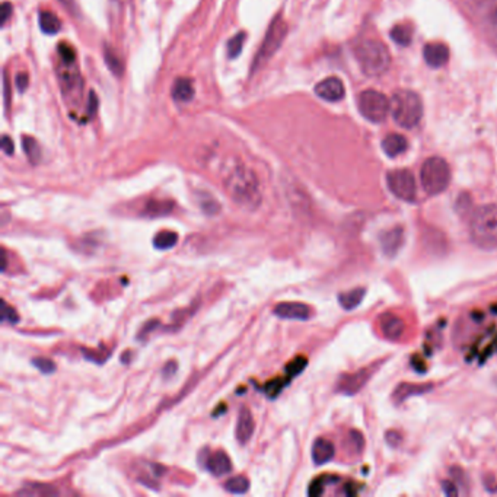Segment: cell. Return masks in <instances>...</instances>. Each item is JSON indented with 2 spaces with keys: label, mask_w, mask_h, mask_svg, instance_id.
I'll return each instance as SVG.
<instances>
[{
  "label": "cell",
  "mask_w": 497,
  "mask_h": 497,
  "mask_svg": "<svg viewBox=\"0 0 497 497\" xmlns=\"http://www.w3.org/2000/svg\"><path fill=\"white\" fill-rule=\"evenodd\" d=\"M423 57L430 68H442L449 60V49L443 42H429L423 49Z\"/></svg>",
  "instance_id": "obj_12"
},
{
  "label": "cell",
  "mask_w": 497,
  "mask_h": 497,
  "mask_svg": "<svg viewBox=\"0 0 497 497\" xmlns=\"http://www.w3.org/2000/svg\"><path fill=\"white\" fill-rule=\"evenodd\" d=\"M3 88H5V90H3V94H5V104H6V108H8V105H9V82H8V77H6V73H5V76H3Z\"/></svg>",
  "instance_id": "obj_48"
},
{
  "label": "cell",
  "mask_w": 497,
  "mask_h": 497,
  "mask_svg": "<svg viewBox=\"0 0 497 497\" xmlns=\"http://www.w3.org/2000/svg\"><path fill=\"white\" fill-rule=\"evenodd\" d=\"M386 184L390 191L400 200L413 203L417 197L416 180L409 169H394L386 174Z\"/></svg>",
  "instance_id": "obj_8"
},
{
  "label": "cell",
  "mask_w": 497,
  "mask_h": 497,
  "mask_svg": "<svg viewBox=\"0 0 497 497\" xmlns=\"http://www.w3.org/2000/svg\"><path fill=\"white\" fill-rule=\"evenodd\" d=\"M178 242V234L174 230H162L153 238V245L157 250L168 251L171 248H174Z\"/></svg>",
  "instance_id": "obj_25"
},
{
  "label": "cell",
  "mask_w": 497,
  "mask_h": 497,
  "mask_svg": "<svg viewBox=\"0 0 497 497\" xmlns=\"http://www.w3.org/2000/svg\"><path fill=\"white\" fill-rule=\"evenodd\" d=\"M3 310H2V321L5 324H18L19 321V315L17 310H15L12 306H9L5 301H3Z\"/></svg>",
  "instance_id": "obj_37"
},
{
  "label": "cell",
  "mask_w": 497,
  "mask_h": 497,
  "mask_svg": "<svg viewBox=\"0 0 497 497\" xmlns=\"http://www.w3.org/2000/svg\"><path fill=\"white\" fill-rule=\"evenodd\" d=\"M207 471H210L216 477L226 475L232 471V462L230 458L228 457L223 450H216V452L210 454L205 462Z\"/></svg>",
  "instance_id": "obj_15"
},
{
  "label": "cell",
  "mask_w": 497,
  "mask_h": 497,
  "mask_svg": "<svg viewBox=\"0 0 497 497\" xmlns=\"http://www.w3.org/2000/svg\"><path fill=\"white\" fill-rule=\"evenodd\" d=\"M290 378H286V379H274L271 382H269L266 385V394L270 397V398H276L278 394L282 393L283 388L289 384Z\"/></svg>",
  "instance_id": "obj_35"
},
{
  "label": "cell",
  "mask_w": 497,
  "mask_h": 497,
  "mask_svg": "<svg viewBox=\"0 0 497 497\" xmlns=\"http://www.w3.org/2000/svg\"><path fill=\"white\" fill-rule=\"evenodd\" d=\"M308 361H306V357L303 356H298L297 359H293L287 366H286V374H287V378H294L297 375H299L301 372H303L305 366H306Z\"/></svg>",
  "instance_id": "obj_33"
},
{
  "label": "cell",
  "mask_w": 497,
  "mask_h": 497,
  "mask_svg": "<svg viewBox=\"0 0 497 497\" xmlns=\"http://www.w3.org/2000/svg\"><path fill=\"white\" fill-rule=\"evenodd\" d=\"M329 480V477H320L317 480L313 481V484L309 486V496H320L324 493V487H325V481Z\"/></svg>",
  "instance_id": "obj_38"
},
{
  "label": "cell",
  "mask_w": 497,
  "mask_h": 497,
  "mask_svg": "<svg viewBox=\"0 0 497 497\" xmlns=\"http://www.w3.org/2000/svg\"><path fill=\"white\" fill-rule=\"evenodd\" d=\"M356 58L368 76H381L391 65V56L385 44L378 40H365L356 47Z\"/></svg>",
  "instance_id": "obj_4"
},
{
  "label": "cell",
  "mask_w": 497,
  "mask_h": 497,
  "mask_svg": "<svg viewBox=\"0 0 497 497\" xmlns=\"http://www.w3.org/2000/svg\"><path fill=\"white\" fill-rule=\"evenodd\" d=\"M334 445L324 438H318L313 445V461L317 465H324L334 458Z\"/></svg>",
  "instance_id": "obj_18"
},
{
  "label": "cell",
  "mask_w": 497,
  "mask_h": 497,
  "mask_svg": "<svg viewBox=\"0 0 497 497\" xmlns=\"http://www.w3.org/2000/svg\"><path fill=\"white\" fill-rule=\"evenodd\" d=\"M391 38L398 44L406 47L413 40V28L409 24H397L391 29Z\"/></svg>",
  "instance_id": "obj_27"
},
{
  "label": "cell",
  "mask_w": 497,
  "mask_h": 497,
  "mask_svg": "<svg viewBox=\"0 0 497 497\" xmlns=\"http://www.w3.org/2000/svg\"><path fill=\"white\" fill-rule=\"evenodd\" d=\"M402 239H404V229L401 226L385 230L379 238L382 251L386 255H395L402 245Z\"/></svg>",
  "instance_id": "obj_16"
},
{
  "label": "cell",
  "mask_w": 497,
  "mask_h": 497,
  "mask_svg": "<svg viewBox=\"0 0 497 497\" xmlns=\"http://www.w3.org/2000/svg\"><path fill=\"white\" fill-rule=\"evenodd\" d=\"M366 290L363 287H356L353 290L340 293L338 294V302L341 308H345L346 310H352L354 308L359 306L365 298Z\"/></svg>",
  "instance_id": "obj_23"
},
{
  "label": "cell",
  "mask_w": 497,
  "mask_h": 497,
  "mask_svg": "<svg viewBox=\"0 0 497 497\" xmlns=\"http://www.w3.org/2000/svg\"><path fill=\"white\" fill-rule=\"evenodd\" d=\"M470 12L481 22H489L497 13V0H464Z\"/></svg>",
  "instance_id": "obj_13"
},
{
  "label": "cell",
  "mask_w": 497,
  "mask_h": 497,
  "mask_svg": "<svg viewBox=\"0 0 497 497\" xmlns=\"http://www.w3.org/2000/svg\"><path fill=\"white\" fill-rule=\"evenodd\" d=\"M429 390H432V385H414V384H407V382H404L401 384L395 393H394V400L397 402H401L404 400H407L409 397H413V395H420V394H425L427 393Z\"/></svg>",
  "instance_id": "obj_22"
},
{
  "label": "cell",
  "mask_w": 497,
  "mask_h": 497,
  "mask_svg": "<svg viewBox=\"0 0 497 497\" xmlns=\"http://www.w3.org/2000/svg\"><path fill=\"white\" fill-rule=\"evenodd\" d=\"M57 52L60 54V58L65 61V65H74V60H76V53L73 50L72 45H68L65 42H61L58 47H57Z\"/></svg>",
  "instance_id": "obj_36"
},
{
  "label": "cell",
  "mask_w": 497,
  "mask_h": 497,
  "mask_svg": "<svg viewBox=\"0 0 497 497\" xmlns=\"http://www.w3.org/2000/svg\"><path fill=\"white\" fill-rule=\"evenodd\" d=\"M390 111L398 126L413 129L423 117V102L416 92L400 89L390 101Z\"/></svg>",
  "instance_id": "obj_2"
},
{
  "label": "cell",
  "mask_w": 497,
  "mask_h": 497,
  "mask_svg": "<svg viewBox=\"0 0 497 497\" xmlns=\"http://www.w3.org/2000/svg\"><path fill=\"white\" fill-rule=\"evenodd\" d=\"M175 372H177V363H175V362H169V363L165 366V369H164V375H165L166 378H171V377H173V375L175 374Z\"/></svg>",
  "instance_id": "obj_46"
},
{
  "label": "cell",
  "mask_w": 497,
  "mask_h": 497,
  "mask_svg": "<svg viewBox=\"0 0 497 497\" xmlns=\"http://www.w3.org/2000/svg\"><path fill=\"white\" fill-rule=\"evenodd\" d=\"M315 94L324 101L338 102L345 98L346 89H345L343 82H341L338 77L331 76V77H327V79L321 81L320 84H317Z\"/></svg>",
  "instance_id": "obj_10"
},
{
  "label": "cell",
  "mask_w": 497,
  "mask_h": 497,
  "mask_svg": "<svg viewBox=\"0 0 497 497\" xmlns=\"http://www.w3.org/2000/svg\"><path fill=\"white\" fill-rule=\"evenodd\" d=\"M287 36V24L283 19L282 15H277V17L271 21L266 37L262 40L261 47L254 58V63L251 68V72H257L261 66H264L267 61L277 53V50L281 49V45L283 44L285 38Z\"/></svg>",
  "instance_id": "obj_5"
},
{
  "label": "cell",
  "mask_w": 497,
  "mask_h": 497,
  "mask_svg": "<svg viewBox=\"0 0 497 497\" xmlns=\"http://www.w3.org/2000/svg\"><path fill=\"white\" fill-rule=\"evenodd\" d=\"M173 98L180 104L190 102L194 98V85L189 77H178L173 85Z\"/></svg>",
  "instance_id": "obj_19"
},
{
  "label": "cell",
  "mask_w": 497,
  "mask_h": 497,
  "mask_svg": "<svg viewBox=\"0 0 497 497\" xmlns=\"http://www.w3.org/2000/svg\"><path fill=\"white\" fill-rule=\"evenodd\" d=\"M22 148H24V152L31 164L37 165L41 161L42 153H41V148L36 139L29 137V136H24L22 137Z\"/></svg>",
  "instance_id": "obj_26"
},
{
  "label": "cell",
  "mask_w": 497,
  "mask_h": 497,
  "mask_svg": "<svg viewBox=\"0 0 497 497\" xmlns=\"http://www.w3.org/2000/svg\"><path fill=\"white\" fill-rule=\"evenodd\" d=\"M174 209V203L169 200H150L146 203L143 214L152 219H157V217L169 214Z\"/></svg>",
  "instance_id": "obj_21"
},
{
  "label": "cell",
  "mask_w": 497,
  "mask_h": 497,
  "mask_svg": "<svg viewBox=\"0 0 497 497\" xmlns=\"http://www.w3.org/2000/svg\"><path fill=\"white\" fill-rule=\"evenodd\" d=\"M386 439H388V443H390L391 446H397L401 442V436L394 430L386 433Z\"/></svg>",
  "instance_id": "obj_44"
},
{
  "label": "cell",
  "mask_w": 497,
  "mask_h": 497,
  "mask_svg": "<svg viewBox=\"0 0 497 497\" xmlns=\"http://www.w3.org/2000/svg\"><path fill=\"white\" fill-rule=\"evenodd\" d=\"M33 365L41 372V374L50 375L56 372V363L52 359H47V357H36L33 361Z\"/></svg>",
  "instance_id": "obj_34"
},
{
  "label": "cell",
  "mask_w": 497,
  "mask_h": 497,
  "mask_svg": "<svg viewBox=\"0 0 497 497\" xmlns=\"http://www.w3.org/2000/svg\"><path fill=\"white\" fill-rule=\"evenodd\" d=\"M225 489L232 494H245L250 490V480L244 475L232 477L225 483Z\"/></svg>",
  "instance_id": "obj_30"
},
{
  "label": "cell",
  "mask_w": 497,
  "mask_h": 497,
  "mask_svg": "<svg viewBox=\"0 0 497 497\" xmlns=\"http://www.w3.org/2000/svg\"><path fill=\"white\" fill-rule=\"evenodd\" d=\"M357 106H359L361 114L366 120L374 123L384 121L390 113V101L386 100L382 92L375 89L363 90L357 98Z\"/></svg>",
  "instance_id": "obj_7"
},
{
  "label": "cell",
  "mask_w": 497,
  "mask_h": 497,
  "mask_svg": "<svg viewBox=\"0 0 497 497\" xmlns=\"http://www.w3.org/2000/svg\"><path fill=\"white\" fill-rule=\"evenodd\" d=\"M17 88L18 90L21 92V94H24V92L28 89V85H29V76L28 73H18L17 74Z\"/></svg>",
  "instance_id": "obj_39"
},
{
  "label": "cell",
  "mask_w": 497,
  "mask_h": 497,
  "mask_svg": "<svg viewBox=\"0 0 497 497\" xmlns=\"http://www.w3.org/2000/svg\"><path fill=\"white\" fill-rule=\"evenodd\" d=\"M381 329L388 338L397 340L404 333V322L393 314H385L381 318Z\"/></svg>",
  "instance_id": "obj_20"
},
{
  "label": "cell",
  "mask_w": 497,
  "mask_h": 497,
  "mask_svg": "<svg viewBox=\"0 0 497 497\" xmlns=\"http://www.w3.org/2000/svg\"><path fill=\"white\" fill-rule=\"evenodd\" d=\"M40 26H41V31L44 34L54 36L60 31L61 22L53 12L42 10L40 13Z\"/></svg>",
  "instance_id": "obj_24"
},
{
  "label": "cell",
  "mask_w": 497,
  "mask_h": 497,
  "mask_svg": "<svg viewBox=\"0 0 497 497\" xmlns=\"http://www.w3.org/2000/svg\"><path fill=\"white\" fill-rule=\"evenodd\" d=\"M223 184L229 197L241 209L254 212L260 207L262 201V191L258 177L253 169L242 164H237L226 173Z\"/></svg>",
  "instance_id": "obj_1"
},
{
  "label": "cell",
  "mask_w": 497,
  "mask_h": 497,
  "mask_svg": "<svg viewBox=\"0 0 497 497\" xmlns=\"http://www.w3.org/2000/svg\"><path fill=\"white\" fill-rule=\"evenodd\" d=\"M420 178L427 194L436 196L445 191L450 181V169L448 162L438 157L429 158L422 166Z\"/></svg>",
  "instance_id": "obj_6"
},
{
  "label": "cell",
  "mask_w": 497,
  "mask_h": 497,
  "mask_svg": "<svg viewBox=\"0 0 497 497\" xmlns=\"http://www.w3.org/2000/svg\"><path fill=\"white\" fill-rule=\"evenodd\" d=\"M18 494H22V496H56L57 491L54 489H52L50 486L31 484V486H25L21 491H18Z\"/></svg>",
  "instance_id": "obj_31"
},
{
  "label": "cell",
  "mask_w": 497,
  "mask_h": 497,
  "mask_svg": "<svg viewBox=\"0 0 497 497\" xmlns=\"http://www.w3.org/2000/svg\"><path fill=\"white\" fill-rule=\"evenodd\" d=\"M407 148H409L407 139L401 134H397V133L388 134L382 141V150L385 152L386 157H390V158L400 157L401 153L407 150Z\"/></svg>",
  "instance_id": "obj_17"
},
{
  "label": "cell",
  "mask_w": 497,
  "mask_h": 497,
  "mask_svg": "<svg viewBox=\"0 0 497 497\" xmlns=\"http://www.w3.org/2000/svg\"><path fill=\"white\" fill-rule=\"evenodd\" d=\"M104 58L105 63L116 76H121L124 72V63L121 57L111 49V47H105L104 49Z\"/></svg>",
  "instance_id": "obj_29"
},
{
  "label": "cell",
  "mask_w": 497,
  "mask_h": 497,
  "mask_svg": "<svg viewBox=\"0 0 497 497\" xmlns=\"http://www.w3.org/2000/svg\"><path fill=\"white\" fill-rule=\"evenodd\" d=\"M197 203L200 209L203 210L207 216H214L221 212V205L212 194L209 193H198Z\"/></svg>",
  "instance_id": "obj_28"
},
{
  "label": "cell",
  "mask_w": 497,
  "mask_h": 497,
  "mask_svg": "<svg viewBox=\"0 0 497 497\" xmlns=\"http://www.w3.org/2000/svg\"><path fill=\"white\" fill-rule=\"evenodd\" d=\"M442 489L446 496H458V489L454 483H449V481H443Z\"/></svg>",
  "instance_id": "obj_42"
},
{
  "label": "cell",
  "mask_w": 497,
  "mask_h": 497,
  "mask_svg": "<svg viewBox=\"0 0 497 497\" xmlns=\"http://www.w3.org/2000/svg\"><path fill=\"white\" fill-rule=\"evenodd\" d=\"M2 150L5 152V155H8V157L13 155V142H12V139L6 134L2 137Z\"/></svg>",
  "instance_id": "obj_41"
},
{
  "label": "cell",
  "mask_w": 497,
  "mask_h": 497,
  "mask_svg": "<svg viewBox=\"0 0 497 497\" xmlns=\"http://www.w3.org/2000/svg\"><path fill=\"white\" fill-rule=\"evenodd\" d=\"M350 441L353 442L354 449L357 450V452H359V450L363 448V436L359 432H352L350 433Z\"/></svg>",
  "instance_id": "obj_40"
},
{
  "label": "cell",
  "mask_w": 497,
  "mask_h": 497,
  "mask_svg": "<svg viewBox=\"0 0 497 497\" xmlns=\"http://www.w3.org/2000/svg\"><path fill=\"white\" fill-rule=\"evenodd\" d=\"M244 41H245V34L244 33H239L234 38L229 40V42H228V57L229 58L234 60L241 54Z\"/></svg>",
  "instance_id": "obj_32"
},
{
  "label": "cell",
  "mask_w": 497,
  "mask_h": 497,
  "mask_svg": "<svg viewBox=\"0 0 497 497\" xmlns=\"http://www.w3.org/2000/svg\"><path fill=\"white\" fill-rule=\"evenodd\" d=\"M58 2L63 5L68 10H70L73 13H77V5L74 3V0H58Z\"/></svg>",
  "instance_id": "obj_47"
},
{
  "label": "cell",
  "mask_w": 497,
  "mask_h": 497,
  "mask_svg": "<svg viewBox=\"0 0 497 497\" xmlns=\"http://www.w3.org/2000/svg\"><path fill=\"white\" fill-rule=\"evenodd\" d=\"M10 13H12V5L8 3V2H3V5H2V19H0V24L5 25L8 22V19L10 18Z\"/></svg>",
  "instance_id": "obj_43"
},
{
  "label": "cell",
  "mask_w": 497,
  "mask_h": 497,
  "mask_svg": "<svg viewBox=\"0 0 497 497\" xmlns=\"http://www.w3.org/2000/svg\"><path fill=\"white\" fill-rule=\"evenodd\" d=\"M470 235L481 248L497 246V205H486L473 212Z\"/></svg>",
  "instance_id": "obj_3"
},
{
  "label": "cell",
  "mask_w": 497,
  "mask_h": 497,
  "mask_svg": "<svg viewBox=\"0 0 497 497\" xmlns=\"http://www.w3.org/2000/svg\"><path fill=\"white\" fill-rule=\"evenodd\" d=\"M274 315L283 320L306 321L313 317V309L301 302H282L274 306Z\"/></svg>",
  "instance_id": "obj_11"
},
{
  "label": "cell",
  "mask_w": 497,
  "mask_h": 497,
  "mask_svg": "<svg viewBox=\"0 0 497 497\" xmlns=\"http://www.w3.org/2000/svg\"><path fill=\"white\" fill-rule=\"evenodd\" d=\"M486 28L489 29V33L494 37V40H496V42H497V15L486 25Z\"/></svg>",
  "instance_id": "obj_45"
},
{
  "label": "cell",
  "mask_w": 497,
  "mask_h": 497,
  "mask_svg": "<svg viewBox=\"0 0 497 497\" xmlns=\"http://www.w3.org/2000/svg\"><path fill=\"white\" fill-rule=\"evenodd\" d=\"M254 417L250 411V409L242 407L238 414V422H237V439L241 445H245L250 442L253 433H254Z\"/></svg>",
  "instance_id": "obj_14"
},
{
  "label": "cell",
  "mask_w": 497,
  "mask_h": 497,
  "mask_svg": "<svg viewBox=\"0 0 497 497\" xmlns=\"http://www.w3.org/2000/svg\"><path fill=\"white\" fill-rule=\"evenodd\" d=\"M374 368H363L359 372H354V374L343 375L337 384V391L346 395L356 394L361 388H363V385L370 379V377L374 375Z\"/></svg>",
  "instance_id": "obj_9"
}]
</instances>
